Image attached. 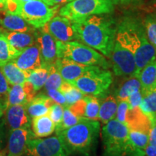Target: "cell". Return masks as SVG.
Instances as JSON below:
<instances>
[{"mask_svg": "<svg viewBox=\"0 0 156 156\" xmlns=\"http://www.w3.org/2000/svg\"><path fill=\"white\" fill-rule=\"evenodd\" d=\"M72 25L76 40L111 58L118 25L109 14L92 15L72 22Z\"/></svg>", "mask_w": 156, "mask_h": 156, "instance_id": "cell-1", "label": "cell"}, {"mask_svg": "<svg viewBox=\"0 0 156 156\" xmlns=\"http://www.w3.org/2000/svg\"><path fill=\"white\" fill-rule=\"evenodd\" d=\"M116 41L133 54L136 77L147 64L156 60L155 51L148 41L142 22L136 17H124L117 26Z\"/></svg>", "mask_w": 156, "mask_h": 156, "instance_id": "cell-2", "label": "cell"}, {"mask_svg": "<svg viewBox=\"0 0 156 156\" xmlns=\"http://www.w3.org/2000/svg\"><path fill=\"white\" fill-rule=\"evenodd\" d=\"M99 134L98 121L82 118L75 125L57 132L56 135L72 155L90 156L96 146Z\"/></svg>", "mask_w": 156, "mask_h": 156, "instance_id": "cell-3", "label": "cell"}, {"mask_svg": "<svg viewBox=\"0 0 156 156\" xmlns=\"http://www.w3.org/2000/svg\"><path fill=\"white\" fill-rule=\"evenodd\" d=\"M129 129L117 119H112L102 129L104 156H134L129 140Z\"/></svg>", "mask_w": 156, "mask_h": 156, "instance_id": "cell-4", "label": "cell"}, {"mask_svg": "<svg viewBox=\"0 0 156 156\" xmlns=\"http://www.w3.org/2000/svg\"><path fill=\"white\" fill-rule=\"evenodd\" d=\"M58 58H66L87 66H98L108 69L110 64L106 57L96 50L76 41H56Z\"/></svg>", "mask_w": 156, "mask_h": 156, "instance_id": "cell-5", "label": "cell"}, {"mask_svg": "<svg viewBox=\"0 0 156 156\" xmlns=\"http://www.w3.org/2000/svg\"><path fill=\"white\" fill-rule=\"evenodd\" d=\"M116 5H119L118 0H73L65 4L58 13L76 22L92 15L110 14Z\"/></svg>", "mask_w": 156, "mask_h": 156, "instance_id": "cell-6", "label": "cell"}, {"mask_svg": "<svg viewBox=\"0 0 156 156\" xmlns=\"http://www.w3.org/2000/svg\"><path fill=\"white\" fill-rule=\"evenodd\" d=\"M112 83V74L108 69L92 66L88 71L71 84L84 95L103 98L105 97Z\"/></svg>", "mask_w": 156, "mask_h": 156, "instance_id": "cell-7", "label": "cell"}, {"mask_svg": "<svg viewBox=\"0 0 156 156\" xmlns=\"http://www.w3.org/2000/svg\"><path fill=\"white\" fill-rule=\"evenodd\" d=\"M59 6H49L41 0H31L21 6L20 15L36 29L41 28L54 16Z\"/></svg>", "mask_w": 156, "mask_h": 156, "instance_id": "cell-8", "label": "cell"}, {"mask_svg": "<svg viewBox=\"0 0 156 156\" xmlns=\"http://www.w3.org/2000/svg\"><path fill=\"white\" fill-rule=\"evenodd\" d=\"M25 156H71L58 136L32 138L28 141Z\"/></svg>", "mask_w": 156, "mask_h": 156, "instance_id": "cell-9", "label": "cell"}, {"mask_svg": "<svg viewBox=\"0 0 156 156\" xmlns=\"http://www.w3.org/2000/svg\"><path fill=\"white\" fill-rule=\"evenodd\" d=\"M110 58L115 75L125 77L135 76L136 64L133 54L116 41Z\"/></svg>", "mask_w": 156, "mask_h": 156, "instance_id": "cell-10", "label": "cell"}, {"mask_svg": "<svg viewBox=\"0 0 156 156\" xmlns=\"http://www.w3.org/2000/svg\"><path fill=\"white\" fill-rule=\"evenodd\" d=\"M36 43L40 50L41 67L48 68L54 65L57 59L56 41L43 28L35 30Z\"/></svg>", "mask_w": 156, "mask_h": 156, "instance_id": "cell-11", "label": "cell"}, {"mask_svg": "<svg viewBox=\"0 0 156 156\" xmlns=\"http://www.w3.org/2000/svg\"><path fill=\"white\" fill-rule=\"evenodd\" d=\"M43 29L53 37L56 41L65 43L76 40L72 22L61 15L52 17Z\"/></svg>", "mask_w": 156, "mask_h": 156, "instance_id": "cell-12", "label": "cell"}, {"mask_svg": "<svg viewBox=\"0 0 156 156\" xmlns=\"http://www.w3.org/2000/svg\"><path fill=\"white\" fill-rule=\"evenodd\" d=\"M35 138L33 132L27 129H10L7 144V156H23L25 153L28 141Z\"/></svg>", "mask_w": 156, "mask_h": 156, "instance_id": "cell-13", "label": "cell"}, {"mask_svg": "<svg viewBox=\"0 0 156 156\" xmlns=\"http://www.w3.org/2000/svg\"><path fill=\"white\" fill-rule=\"evenodd\" d=\"M55 67L64 82L71 84L90 69L92 66H87L66 58H57Z\"/></svg>", "mask_w": 156, "mask_h": 156, "instance_id": "cell-14", "label": "cell"}, {"mask_svg": "<svg viewBox=\"0 0 156 156\" xmlns=\"http://www.w3.org/2000/svg\"><path fill=\"white\" fill-rule=\"evenodd\" d=\"M12 61L23 71L30 72L37 68L41 67V59L38 44L36 43L23 49L19 55Z\"/></svg>", "mask_w": 156, "mask_h": 156, "instance_id": "cell-15", "label": "cell"}, {"mask_svg": "<svg viewBox=\"0 0 156 156\" xmlns=\"http://www.w3.org/2000/svg\"><path fill=\"white\" fill-rule=\"evenodd\" d=\"M5 124L9 129H30V118L27 114L25 106L15 105L9 106L5 110Z\"/></svg>", "mask_w": 156, "mask_h": 156, "instance_id": "cell-16", "label": "cell"}, {"mask_svg": "<svg viewBox=\"0 0 156 156\" xmlns=\"http://www.w3.org/2000/svg\"><path fill=\"white\" fill-rule=\"evenodd\" d=\"M0 25L4 30L10 32H33L36 30L20 15L7 10L0 11Z\"/></svg>", "mask_w": 156, "mask_h": 156, "instance_id": "cell-17", "label": "cell"}, {"mask_svg": "<svg viewBox=\"0 0 156 156\" xmlns=\"http://www.w3.org/2000/svg\"><path fill=\"white\" fill-rule=\"evenodd\" d=\"M152 124L153 122L151 119L142 112L139 106L132 109L129 108L124 124L129 130L149 134Z\"/></svg>", "mask_w": 156, "mask_h": 156, "instance_id": "cell-18", "label": "cell"}, {"mask_svg": "<svg viewBox=\"0 0 156 156\" xmlns=\"http://www.w3.org/2000/svg\"><path fill=\"white\" fill-rule=\"evenodd\" d=\"M55 103L47 95L39 93L25 105V110L30 118L47 115L48 109Z\"/></svg>", "mask_w": 156, "mask_h": 156, "instance_id": "cell-19", "label": "cell"}, {"mask_svg": "<svg viewBox=\"0 0 156 156\" xmlns=\"http://www.w3.org/2000/svg\"><path fill=\"white\" fill-rule=\"evenodd\" d=\"M0 69L5 75L9 85L23 84L28 80L30 72L20 69L12 61L1 64Z\"/></svg>", "mask_w": 156, "mask_h": 156, "instance_id": "cell-20", "label": "cell"}, {"mask_svg": "<svg viewBox=\"0 0 156 156\" xmlns=\"http://www.w3.org/2000/svg\"><path fill=\"white\" fill-rule=\"evenodd\" d=\"M143 95L156 89V60L150 62L137 76Z\"/></svg>", "mask_w": 156, "mask_h": 156, "instance_id": "cell-21", "label": "cell"}, {"mask_svg": "<svg viewBox=\"0 0 156 156\" xmlns=\"http://www.w3.org/2000/svg\"><path fill=\"white\" fill-rule=\"evenodd\" d=\"M35 30L33 32L9 33L5 31V34L12 46H13L15 49L19 51H22L25 48L36 44Z\"/></svg>", "mask_w": 156, "mask_h": 156, "instance_id": "cell-22", "label": "cell"}, {"mask_svg": "<svg viewBox=\"0 0 156 156\" xmlns=\"http://www.w3.org/2000/svg\"><path fill=\"white\" fill-rule=\"evenodd\" d=\"M30 101L26 89L23 84L13 85L9 88L8 93L6 95L5 101V108L15 105H23L25 106Z\"/></svg>", "mask_w": 156, "mask_h": 156, "instance_id": "cell-23", "label": "cell"}, {"mask_svg": "<svg viewBox=\"0 0 156 156\" xmlns=\"http://www.w3.org/2000/svg\"><path fill=\"white\" fill-rule=\"evenodd\" d=\"M31 124L35 138L46 137L55 131V124L48 115L33 118Z\"/></svg>", "mask_w": 156, "mask_h": 156, "instance_id": "cell-24", "label": "cell"}, {"mask_svg": "<svg viewBox=\"0 0 156 156\" xmlns=\"http://www.w3.org/2000/svg\"><path fill=\"white\" fill-rule=\"evenodd\" d=\"M141 89V85L138 77L135 76L126 77L120 84L115 92V98L118 102L127 101L128 98L132 93Z\"/></svg>", "mask_w": 156, "mask_h": 156, "instance_id": "cell-25", "label": "cell"}, {"mask_svg": "<svg viewBox=\"0 0 156 156\" xmlns=\"http://www.w3.org/2000/svg\"><path fill=\"white\" fill-rule=\"evenodd\" d=\"M118 101L113 95H108L101 102L98 113V119L106 124L116 116Z\"/></svg>", "mask_w": 156, "mask_h": 156, "instance_id": "cell-26", "label": "cell"}, {"mask_svg": "<svg viewBox=\"0 0 156 156\" xmlns=\"http://www.w3.org/2000/svg\"><path fill=\"white\" fill-rule=\"evenodd\" d=\"M20 52L12 46L5 36L4 29H2L0 30V65L13 60Z\"/></svg>", "mask_w": 156, "mask_h": 156, "instance_id": "cell-27", "label": "cell"}, {"mask_svg": "<svg viewBox=\"0 0 156 156\" xmlns=\"http://www.w3.org/2000/svg\"><path fill=\"white\" fill-rule=\"evenodd\" d=\"M58 90L64 95L65 98L67 107L71 106L77 101L83 98L84 93L79 89L67 82H63Z\"/></svg>", "mask_w": 156, "mask_h": 156, "instance_id": "cell-28", "label": "cell"}, {"mask_svg": "<svg viewBox=\"0 0 156 156\" xmlns=\"http://www.w3.org/2000/svg\"><path fill=\"white\" fill-rule=\"evenodd\" d=\"M139 107L153 122L156 116V89L143 95L142 103Z\"/></svg>", "mask_w": 156, "mask_h": 156, "instance_id": "cell-29", "label": "cell"}, {"mask_svg": "<svg viewBox=\"0 0 156 156\" xmlns=\"http://www.w3.org/2000/svg\"><path fill=\"white\" fill-rule=\"evenodd\" d=\"M48 76V69L45 67H39L32 70L29 73L28 80L32 84L35 91L40 90L44 86L45 83Z\"/></svg>", "mask_w": 156, "mask_h": 156, "instance_id": "cell-30", "label": "cell"}, {"mask_svg": "<svg viewBox=\"0 0 156 156\" xmlns=\"http://www.w3.org/2000/svg\"><path fill=\"white\" fill-rule=\"evenodd\" d=\"M83 99L85 101V111L84 118L88 119H98V113L100 108V101L98 98L93 95H87L84 96Z\"/></svg>", "mask_w": 156, "mask_h": 156, "instance_id": "cell-31", "label": "cell"}, {"mask_svg": "<svg viewBox=\"0 0 156 156\" xmlns=\"http://www.w3.org/2000/svg\"><path fill=\"white\" fill-rule=\"evenodd\" d=\"M144 28H145L146 36L153 46L156 53V15L149 14L146 15L145 18L142 20Z\"/></svg>", "mask_w": 156, "mask_h": 156, "instance_id": "cell-32", "label": "cell"}, {"mask_svg": "<svg viewBox=\"0 0 156 156\" xmlns=\"http://www.w3.org/2000/svg\"><path fill=\"white\" fill-rule=\"evenodd\" d=\"M48 76L47 80L44 85L45 90H48L55 89L58 90L61 87L62 84L63 83V79H62L60 74L58 73V70L55 67V64L51 66L48 68Z\"/></svg>", "mask_w": 156, "mask_h": 156, "instance_id": "cell-33", "label": "cell"}, {"mask_svg": "<svg viewBox=\"0 0 156 156\" xmlns=\"http://www.w3.org/2000/svg\"><path fill=\"white\" fill-rule=\"evenodd\" d=\"M81 119L82 118H80V117L75 116V115L67 107H65V108H64L63 118H62L61 124L58 126H57V127L55 128L56 133L74 126L75 124L78 123V122H79Z\"/></svg>", "mask_w": 156, "mask_h": 156, "instance_id": "cell-34", "label": "cell"}, {"mask_svg": "<svg viewBox=\"0 0 156 156\" xmlns=\"http://www.w3.org/2000/svg\"><path fill=\"white\" fill-rule=\"evenodd\" d=\"M64 107L58 103H54L48 109V116L55 124V128L61 124L63 118Z\"/></svg>", "mask_w": 156, "mask_h": 156, "instance_id": "cell-35", "label": "cell"}, {"mask_svg": "<svg viewBox=\"0 0 156 156\" xmlns=\"http://www.w3.org/2000/svg\"><path fill=\"white\" fill-rule=\"evenodd\" d=\"M129 110V103L127 101H121L119 102L118 106H117V110H116V119L120 122L122 124H125L126 121V116L127 112Z\"/></svg>", "mask_w": 156, "mask_h": 156, "instance_id": "cell-36", "label": "cell"}, {"mask_svg": "<svg viewBox=\"0 0 156 156\" xmlns=\"http://www.w3.org/2000/svg\"><path fill=\"white\" fill-rule=\"evenodd\" d=\"M142 98H143V93H142L141 89L130 95L127 99L129 108L132 109L135 108V107L140 106L142 103Z\"/></svg>", "mask_w": 156, "mask_h": 156, "instance_id": "cell-37", "label": "cell"}, {"mask_svg": "<svg viewBox=\"0 0 156 156\" xmlns=\"http://www.w3.org/2000/svg\"><path fill=\"white\" fill-rule=\"evenodd\" d=\"M46 95H47L50 98H51L55 103L62 105L64 108L67 107L65 98H64V95L62 94L58 90H46Z\"/></svg>", "mask_w": 156, "mask_h": 156, "instance_id": "cell-38", "label": "cell"}, {"mask_svg": "<svg viewBox=\"0 0 156 156\" xmlns=\"http://www.w3.org/2000/svg\"><path fill=\"white\" fill-rule=\"evenodd\" d=\"M68 108L73 113L75 116H77L80 118H83L85 115V101L84 99H81L77 102H76L71 106H68Z\"/></svg>", "mask_w": 156, "mask_h": 156, "instance_id": "cell-39", "label": "cell"}, {"mask_svg": "<svg viewBox=\"0 0 156 156\" xmlns=\"http://www.w3.org/2000/svg\"><path fill=\"white\" fill-rule=\"evenodd\" d=\"M9 88V84L0 69V96L6 98Z\"/></svg>", "mask_w": 156, "mask_h": 156, "instance_id": "cell-40", "label": "cell"}, {"mask_svg": "<svg viewBox=\"0 0 156 156\" xmlns=\"http://www.w3.org/2000/svg\"><path fill=\"white\" fill-rule=\"evenodd\" d=\"M5 124L3 121H0V151H2V148L5 145L6 138H7Z\"/></svg>", "mask_w": 156, "mask_h": 156, "instance_id": "cell-41", "label": "cell"}, {"mask_svg": "<svg viewBox=\"0 0 156 156\" xmlns=\"http://www.w3.org/2000/svg\"><path fill=\"white\" fill-rule=\"evenodd\" d=\"M148 135H149V145H156V125L154 123L152 124Z\"/></svg>", "mask_w": 156, "mask_h": 156, "instance_id": "cell-42", "label": "cell"}, {"mask_svg": "<svg viewBox=\"0 0 156 156\" xmlns=\"http://www.w3.org/2000/svg\"><path fill=\"white\" fill-rule=\"evenodd\" d=\"M145 156H156V145H148L144 149Z\"/></svg>", "mask_w": 156, "mask_h": 156, "instance_id": "cell-43", "label": "cell"}, {"mask_svg": "<svg viewBox=\"0 0 156 156\" xmlns=\"http://www.w3.org/2000/svg\"><path fill=\"white\" fill-rule=\"evenodd\" d=\"M119 5H136L140 3V0H118Z\"/></svg>", "mask_w": 156, "mask_h": 156, "instance_id": "cell-44", "label": "cell"}, {"mask_svg": "<svg viewBox=\"0 0 156 156\" xmlns=\"http://www.w3.org/2000/svg\"><path fill=\"white\" fill-rule=\"evenodd\" d=\"M7 0H0V11L6 10Z\"/></svg>", "mask_w": 156, "mask_h": 156, "instance_id": "cell-45", "label": "cell"}, {"mask_svg": "<svg viewBox=\"0 0 156 156\" xmlns=\"http://www.w3.org/2000/svg\"><path fill=\"white\" fill-rule=\"evenodd\" d=\"M54 5L57 6H61L62 5H64V4L67 3V0H54Z\"/></svg>", "mask_w": 156, "mask_h": 156, "instance_id": "cell-46", "label": "cell"}, {"mask_svg": "<svg viewBox=\"0 0 156 156\" xmlns=\"http://www.w3.org/2000/svg\"><path fill=\"white\" fill-rule=\"evenodd\" d=\"M5 105H4V103L0 100V118L3 116L4 112H5Z\"/></svg>", "mask_w": 156, "mask_h": 156, "instance_id": "cell-47", "label": "cell"}, {"mask_svg": "<svg viewBox=\"0 0 156 156\" xmlns=\"http://www.w3.org/2000/svg\"><path fill=\"white\" fill-rule=\"evenodd\" d=\"M41 1H43L44 3H46V5L49 6H54V0H41Z\"/></svg>", "mask_w": 156, "mask_h": 156, "instance_id": "cell-48", "label": "cell"}, {"mask_svg": "<svg viewBox=\"0 0 156 156\" xmlns=\"http://www.w3.org/2000/svg\"><path fill=\"white\" fill-rule=\"evenodd\" d=\"M6 151H7V150L0 151V156H6Z\"/></svg>", "mask_w": 156, "mask_h": 156, "instance_id": "cell-49", "label": "cell"}, {"mask_svg": "<svg viewBox=\"0 0 156 156\" xmlns=\"http://www.w3.org/2000/svg\"><path fill=\"white\" fill-rule=\"evenodd\" d=\"M17 1H18L21 4V5H23V3L27 2H29V1H31V0H17Z\"/></svg>", "mask_w": 156, "mask_h": 156, "instance_id": "cell-50", "label": "cell"}, {"mask_svg": "<svg viewBox=\"0 0 156 156\" xmlns=\"http://www.w3.org/2000/svg\"><path fill=\"white\" fill-rule=\"evenodd\" d=\"M153 123H154V124H155L156 125V116H155V118H154V120H153Z\"/></svg>", "mask_w": 156, "mask_h": 156, "instance_id": "cell-51", "label": "cell"}, {"mask_svg": "<svg viewBox=\"0 0 156 156\" xmlns=\"http://www.w3.org/2000/svg\"><path fill=\"white\" fill-rule=\"evenodd\" d=\"M73 1V0H67V2H72Z\"/></svg>", "mask_w": 156, "mask_h": 156, "instance_id": "cell-52", "label": "cell"}, {"mask_svg": "<svg viewBox=\"0 0 156 156\" xmlns=\"http://www.w3.org/2000/svg\"><path fill=\"white\" fill-rule=\"evenodd\" d=\"M2 30V29H1V28H0V30Z\"/></svg>", "mask_w": 156, "mask_h": 156, "instance_id": "cell-53", "label": "cell"}, {"mask_svg": "<svg viewBox=\"0 0 156 156\" xmlns=\"http://www.w3.org/2000/svg\"><path fill=\"white\" fill-rule=\"evenodd\" d=\"M155 15H156V13H155Z\"/></svg>", "mask_w": 156, "mask_h": 156, "instance_id": "cell-54", "label": "cell"}]
</instances>
